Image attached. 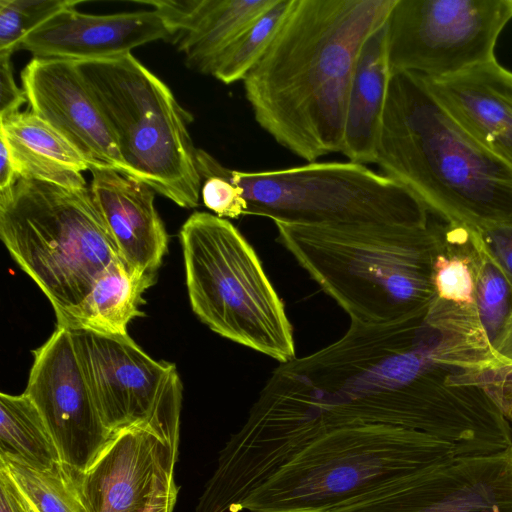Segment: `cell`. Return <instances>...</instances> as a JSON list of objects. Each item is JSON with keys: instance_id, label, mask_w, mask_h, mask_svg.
Returning a JSON list of instances; mask_svg holds the SVG:
<instances>
[{"instance_id": "1", "label": "cell", "mask_w": 512, "mask_h": 512, "mask_svg": "<svg viewBox=\"0 0 512 512\" xmlns=\"http://www.w3.org/2000/svg\"><path fill=\"white\" fill-rule=\"evenodd\" d=\"M424 314L380 325L351 323L336 342L280 363L260 395L317 434L391 425L468 454L480 438L478 411L446 379L479 365L481 355L468 342L430 328Z\"/></svg>"}, {"instance_id": "2", "label": "cell", "mask_w": 512, "mask_h": 512, "mask_svg": "<svg viewBox=\"0 0 512 512\" xmlns=\"http://www.w3.org/2000/svg\"><path fill=\"white\" fill-rule=\"evenodd\" d=\"M396 0H294L266 52L243 80L257 124L316 162L340 153L359 52Z\"/></svg>"}, {"instance_id": "3", "label": "cell", "mask_w": 512, "mask_h": 512, "mask_svg": "<svg viewBox=\"0 0 512 512\" xmlns=\"http://www.w3.org/2000/svg\"><path fill=\"white\" fill-rule=\"evenodd\" d=\"M375 164L450 222L512 224V167L477 143L418 74L391 73Z\"/></svg>"}, {"instance_id": "4", "label": "cell", "mask_w": 512, "mask_h": 512, "mask_svg": "<svg viewBox=\"0 0 512 512\" xmlns=\"http://www.w3.org/2000/svg\"><path fill=\"white\" fill-rule=\"evenodd\" d=\"M432 217L423 223H274L277 241L351 323L380 325L422 315L430 303L432 260L447 221Z\"/></svg>"}, {"instance_id": "5", "label": "cell", "mask_w": 512, "mask_h": 512, "mask_svg": "<svg viewBox=\"0 0 512 512\" xmlns=\"http://www.w3.org/2000/svg\"><path fill=\"white\" fill-rule=\"evenodd\" d=\"M455 455L451 443L416 430L337 427L276 470L234 512H329Z\"/></svg>"}, {"instance_id": "6", "label": "cell", "mask_w": 512, "mask_h": 512, "mask_svg": "<svg viewBox=\"0 0 512 512\" xmlns=\"http://www.w3.org/2000/svg\"><path fill=\"white\" fill-rule=\"evenodd\" d=\"M0 237L56 318L76 309L121 259L87 186L68 189L19 178L0 191Z\"/></svg>"}, {"instance_id": "7", "label": "cell", "mask_w": 512, "mask_h": 512, "mask_svg": "<svg viewBox=\"0 0 512 512\" xmlns=\"http://www.w3.org/2000/svg\"><path fill=\"white\" fill-rule=\"evenodd\" d=\"M100 108L130 175L183 208L202 186L188 125L170 88L131 53L74 61Z\"/></svg>"}, {"instance_id": "8", "label": "cell", "mask_w": 512, "mask_h": 512, "mask_svg": "<svg viewBox=\"0 0 512 512\" xmlns=\"http://www.w3.org/2000/svg\"><path fill=\"white\" fill-rule=\"evenodd\" d=\"M179 238L197 317L220 336L279 363L295 358L284 304L241 232L227 219L194 212Z\"/></svg>"}, {"instance_id": "9", "label": "cell", "mask_w": 512, "mask_h": 512, "mask_svg": "<svg viewBox=\"0 0 512 512\" xmlns=\"http://www.w3.org/2000/svg\"><path fill=\"white\" fill-rule=\"evenodd\" d=\"M200 176L219 174L242 189L247 214L300 225L423 223L434 213L398 182L366 165L310 162L244 172L197 149Z\"/></svg>"}, {"instance_id": "10", "label": "cell", "mask_w": 512, "mask_h": 512, "mask_svg": "<svg viewBox=\"0 0 512 512\" xmlns=\"http://www.w3.org/2000/svg\"><path fill=\"white\" fill-rule=\"evenodd\" d=\"M512 0H396L386 20L391 73L446 77L496 59Z\"/></svg>"}, {"instance_id": "11", "label": "cell", "mask_w": 512, "mask_h": 512, "mask_svg": "<svg viewBox=\"0 0 512 512\" xmlns=\"http://www.w3.org/2000/svg\"><path fill=\"white\" fill-rule=\"evenodd\" d=\"M70 331L105 427L114 434L149 426L178 447L183 388L176 366L152 359L129 335Z\"/></svg>"}, {"instance_id": "12", "label": "cell", "mask_w": 512, "mask_h": 512, "mask_svg": "<svg viewBox=\"0 0 512 512\" xmlns=\"http://www.w3.org/2000/svg\"><path fill=\"white\" fill-rule=\"evenodd\" d=\"M329 512H512V446L449 457Z\"/></svg>"}, {"instance_id": "13", "label": "cell", "mask_w": 512, "mask_h": 512, "mask_svg": "<svg viewBox=\"0 0 512 512\" xmlns=\"http://www.w3.org/2000/svg\"><path fill=\"white\" fill-rule=\"evenodd\" d=\"M33 355L24 393L47 425L61 461L82 473L113 434L97 410L70 329L56 326Z\"/></svg>"}, {"instance_id": "14", "label": "cell", "mask_w": 512, "mask_h": 512, "mask_svg": "<svg viewBox=\"0 0 512 512\" xmlns=\"http://www.w3.org/2000/svg\"><path fill=\"white\" fill-rule=\"evenodd\" d=\"M178 447L145 425L114 433L79 475L87 512H147L178 493L174 468Z\"/></svg>"}, {"instance_id": "15", "label": "cell", "mask_w": 512, "mask_h": 512, "mask_svg": "<svg viewBox=\"0 0 512 512\" xmlns=\"http://www.w3.org/2000/svg\"><path fill=\"white\" fill-rule=\"evenodd\" d=\"M21 82L31 111L63 135L90 166L131 176L74 61L34 57L22 70Z\"/></svg>"}, {"instance_id": "16", "label": "cell", "mask_w": 512, "mask_h": 512, "mask_svg": "<svg viewBox=\"0 0 512 512\" xmlns=\"http://www.w3.org/2000/svg\"><path fill=\"white\" fill-rule=\"evenodd\" d=\"M171 35L156 10L94 15L69 7L32 30L21 48L34 57L99 60Z\"/></svg>"}, {"instance_id": "17", "label": "cell", "mask_w": 512, "mask_h": 512, "mask_svg": "<svg viewBox=\"0 0 512 512\" xmlns=\"http://www.w3.org/2000/svg\"><path fill=\"white\" fill-rule=\"evenodd\" d=\"M479 230L446 221L431 265L432 298L425 323L444 336L494 348L482 326L476 297Z\"/></svg>"}, {"instance_id": "18", "label": "cell", "mask_w": 512, "mask_h": 512, "mask_svg": "<svg viewBox=\"0 0 512 512\" xmlns=\"http://www.w3.org/2000/svg\"><path fill=\"white\" fill-rule=\"evenodd\" d=\"M421 77L477 143L512 167L511 70L494 59L446 77Z\"/></svg>"}, {"instance_id": "19", "label": "cell", "mask_w": 512, "mask_h": 512, "mask_svg": "<svg viewBox=\"0 0 512 512\" xmlns=\"http://www.w3.org/2000/svg\"><path fill=\"white\" fill-rule=\"evenodd\" d=\"M93 201L121 259L144 273L156 274L168 250V234L155 205V191L110 167L90 166Z\"/></svg>"}, {"instance_id": "20", "label": "cell", "mask_w": 512, "mask_h": 512, "mask_svg": "<svg viewBox=\"0 0 512 512\" xmlns=\"http://www.w3.org/2000/svg\"><path fill=\"white\" fill-rule=\"evenodd\" d=\"M277 0L138 1L152 5L186 65L209 74L217 57Z\"/></svg>"}, {"instance_id": "21", "label": "cell", "mask_w": 512, "mask_h": 512, "mask_svg": "<svg viewBox=\"0 0 512 512\" xmlns=\"http://www.w3.org/2000/svg\"><path fill=\"white\" fill-rule=\"evenodd\" d=\"M390 76L385 23L363 44L350 84L340 153L351 162L376 163Z\"/></svg>"}, {"instance_id": "22", "label": "cell", "mask_w": 512, "mask_h": 512, "mask_svg": "<svg viewBox=\"0 0 512 512\" xmlns=\"http://www.w3.org/2000/svg\"><path fill=\"white\" fill-rule=\"evenodd\" d=\"M0 134L7 142L19 178L68 189L86 187L82 173L89 170V163L63 135L31 110L0 118Z\"/></svg>"}, {"instance_id": "23", "label": "cell", "mask_w": 512, "mask_h": 512, "mask_svg": "<svg viewBox=\"0 0 512 512\" xmlns=\"http://www.w3.org/2000/svg\"><path fill=\"white\" fill-rule=\"evenodd\" d=\"M155 281L156 274L135 270L119 259L100 275L76 309L56 318L57 327L128 336L130 321L145 315L139 309L145 303L143 294Z\"/></svg>"}, {"instance_id": "24", "label": "cell", "mask_w": 512, "mask_h": 512, "mask_svg": "<svg viewBox=\"0 0 512 512\" xmlns=\"http://www.w3.org/2000/svg\"><path fill=\"white\" fill-rule=\"evenodd\" d=\"M0 454L40 470L62 462L47 425L25 393L0 394Z\"/></svg>"}, {"instance_id": "25", "label": "cell", "mask_w": 512, "mask_h": 512, "mask_svg": "<svg viewBox=\"0 0 512 512\" xmlns=\"http://www.w3.org/2000/svg\"><path fill=\"white\" fill-rule=\"evenodd\" d=\"M0 468L39 512H87L80 473L63 462L40 470L0 454Z\"/></svg>"}, {"instance_id": "26", "label": "cell", "mask_w": 512, "mask_h": 512, "mask_svg": "<svg viewBox=\"0 0 512 512\" xmlns=\"http://www.w3.org/2000/svg\"><path fill=\"white\" fill-rule=\"evenodd\" d=\"M293 2L277 0L217 57L209 75L224 84L243 81L266 52Z\"/></svg>"}, {"instance_id": "27", "label": "cell", "mask_w": 512, "mask_h": 512, "mask_svg": "<svg viewBox=\"0 0 512 512\" xmlns=\"http://www.w3.org/2000/svg\"><path fill=\"white\" fill-rule=\"evenodd\" d=\"M477 249V306L482 326L493 346L512 310V290L486 247L480 231Z\"/></svg>"}, {"instance_id": "28", "label": "cell", "mask_w": 512, "mask_h": 512, "mask_svg": "<svg viewBox=\"0 0 512 512\" xmlns=\"http://www.w3.org/2000/svg\"><path fill=\"white\" fill-rule=\"evenodd\" d=\"M80 3L72 0H0V56L11 57L32 30L63 9Z\"/></svg>"}, {"instance_id": "29", "label": "cell", "mask_w": 512, "mask_h": 512, "mask_svg": "<svg viewBox=\"0 0 512 512\" xmlns=\"http://www.w3.org/2000/svg\"><path fill=\"white\" fill-rule=\"evenodd\" d=\"M204 205L220 218L237 219L247 214V201L242 189L219 174L201 176Z\"/></svg>"}, {"instance_id": "30", "label": "cell", "mask_w": 512, "mask_h": 512, "mask_svg": "<svg viewBox=\"0 0 512 512\" xmlns=\"http://www.w3.org/2000/svg\"><path fill=\"white\" fill-rule=\"evenodd\" d=\"M479 231L512 290V224L492 226Z\"/></svg>"}, {"instance_id": "31", "label": "cell", "mask_w": 512, "mask_h": 512, "mask_svg": "<svg viewBox=\"0 0 512 512\" xmlns=\"http://www.w3.org/2000/svg\"><path fill=\"white\" fill-rule=\"evenodd\" d=\"M10 56H0V118L19 112L20 106L28 102L23 89L14 80Z\"/></svg>"}, {"instance_id": "32", "label": "cell", "mask_w": 512, "mask_h": 512, "mask_svg": "<svg viewBox=\"0 0 512 512\" xmlns=\"http://www.w3.org/2000/svg\"><path fill=\"white\" fill-rule=\"evenodd\" d=\"M18 179L7 142L0 134V191L13 187Z\"/></svg>"}, {"instance_id": "33", "label": "cell", "mask_w": 512, "mask_h": 512, "mask_svg": "<svg viewBox=\"0 0 512 512\" xmlns=\"http://www.w3.org/2000/svg\"><path fill=\"white\" fill-rule=\"evenodd\" d=\"M493 348L501 364L512 363V310L501 334L493 343Z\"/></svg>"}, {"instance_id": "34", "label": "cell", "mask_w": 512, "mask_h": 512, "mask_svg": "<svg viewBox=\"0 0 512 512\" xmlns=\"http://www.w3.org/2000/svg\"><path fill=\"white\" fill-rule=\"evenodd\" d=\"M0 512H23L3 470L0 469Z\"/></svg>"}, {"instance_id": "35", "label": "cell", "mask_w": 512, "mask_h": 512, "mask_svg": "<svg viewBox=\"0 0 512 512\" xmlns=\"http://www.w3.org/2000/svg\"><path fill=\"white\" fill-rule=\"evenodd\" d=\"M1 469V468H0ZM3 470V469H1ZM4 471V470H3ZM5 472V471H4ZM7 478H8V481H9V484H10V487L22 509L23 512H39L36 507L25 497V495H23L19 490L18 488L14 485V483L11 481V479L9 478V476L7 475V473L5 472Z\"/></svg>"}, {"instance_id": "36", "label": "cell", "mask_w": 512, "mask_h": 512, "mask_svg": "<svg viewBox=\"0 0 512 512\" xmlns=\"http://www.w3.org/2000/svg\"><path fill=\"white\" fill-rule=\"evenodd\" d=\"M177 495L178 493H174L160 500L151 506L147 512H173L177 500Z\"/></svg>"}]
</instances>
